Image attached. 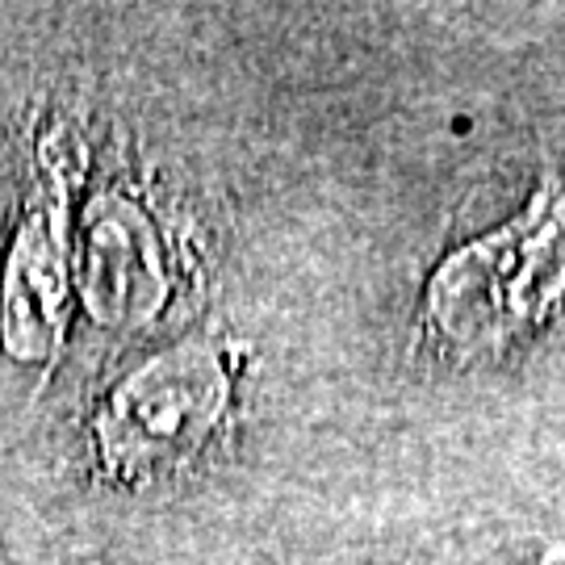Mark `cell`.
Returning a JSON list of instances; mask_svg holds the SVG:
<instances>
[{"instance_id": "obj_1", "label": "cell", "mask_w": 565, "mask_h": 565, "mask_svg": "<svg viewBox=\"0 0 565 565\" xmlns=\"http://www.w3.org/2000/svg\"><path fill=\"white\" fill-rule=\"evenodd\" d=\"M223 406V377L205 352H172L139 369L102 411L105 457L147 473L193 452Z\"/></svg>"}]
</instances>
